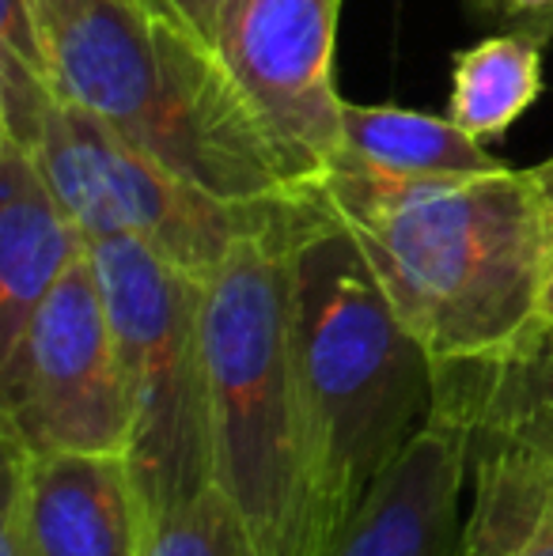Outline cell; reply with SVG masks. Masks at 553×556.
Listing matches in <instances>:
<instances>
[{"instance_id":"obj_1","label":"cell","mask_w":553,"mask_h":556,"mask_svg":"<svg viewBox=\"0 0 553 556\" xmlns=\"http://www.w3.org/2000/svg\"><path fill=\"white\" fill-rule=\"evenodd\" d=\"M292 344L311 454L307 556H326L436 397V359L326 201L292 247Z\"/></svg>"},{"instance_id":"obj_2","label":"cell","mask_w":553,"mask_h":556,"mask_svg":"<svg viewBox=\"0 0 553 556\" xmlns=\"http://www.w3.org/2000/svg\"><path fill=\"white\" fill-rule=\"evenodd\" d=\"M300 190L236 239L201 292L213 484L259 556H307L311 454L292 344V247L318 213Z\"/></svg>"},{"instance_id":"obj_3","label":"cell","mask_w":553,"mask_h":556,"mask_svg":"<svg viewBox=\"0 0 553 556\" xmlns=\"http://www.w3.org/2000/svg\"><path fill=\"white\" fill-rule=\"evenodd\" d=\"M330 213L436 364L497 356L546 326L550 227L531 167Z\"/></svg>"},{"instance_id":"obj_4","label":"cell","mask_w":553,"mask_h":556,"mask_svg":"<svg viewBox=\"0 0 553 556\" xmlns=\"http://www.w3.org/2000/svg\"><path fill=\"white\" fill-rule=\"evenodd\" d=\"M35 8L58 96L231 205L300 193L213 50L134 0H35Z\"/></svg>"},{"instance_id":"obj_5","label":"cell","mask_w":553,"mask_h":556,"mask_svg":"<svg viewBox=\"0 0 553 556\" xmlns=\"http://www.w3.org/2000/svg\"><path fill=\"white\" fill-rule=\"evenodd\" d=\"M88 254L103 288L134 409L129 466L155 522L183 500L213 489L209 379L201 344L205 280L183 273L129 235L96 239Z\"/></svg>"},{"instance_id":"obj_6","label":"cell","mask_w":553,"mask_h":556,"mask_svg":"<svg viewBox=\"0 0 553 556\" xmlns=\"http://www.w3.org/2000/svg\"><path fill=\"white\" fill-rule=\"evenodd\" d=\"M27 152L50 178L88 247L96 239L129 235L198 280L213 277L236 239L262 227L292 198L231 205L186 182L65 96H53L46 106Z\"/></svg>"},{"instance_id":"obj_7","label":"cell","mask_w":553,"mask_h":556,"mask_svg":"<svg viewBox=\"0 0 553 556\" xmlns=\"http://www.w3.org/2000/svg\"><path fill=\"white\" fill-rule=\"evenodd\" d=\"M0 435L30 454H129L134 409L91 254L0 352Z\"/></svg>"},{"instance_id":"obj_8","label":"cell","mask_w":553,"mask_h":556,"mask_svg":"<svg viewBox=\"0 0 553 556\" xmlns=\"http://www.w3.org/2000/svg\"><path fill=\"white\" fill-rule=\"evenodd\" d=\"M341 0H228L216 61L296 190L323 182L341 148Z\"/></svg>"},{"instance_id":"obj_9","label":"cell","mask_w":553,"mask_h":556,"mask_svg":"<svg viewBox=\"0 0 553 556\" xmlns=\"http://www.w3.org/2000/svg\"><path fill=\"white\" fill-rule=\"evenodd\" d=\"M4 511L35 556H144L152 515L129 454L42 451L4 440Z\"/></svg>"},{"instance_id":"obj_10","label":"cell","mask_w":553,"mask_h":556,"mask_svg":"<svg viewBox=\"0 0 553 556\" xmlns=\"http://www.w3.org/2000/svg\"><path fill=\"white\" fill-rule=\"evenodd\" d=\"M508 163L497 160L489 144L458 129L448 114L406 111V106H361L341 111V148L318 193L330 208L361 201L394 198V193L428 190V186L463 182V178L497 175Z\"/></svg>"},{"instance_id":"obj_11","label":"cell","mask_w":553,"mask_h":556,"mask_svg":"<svg viewBox=\"0 0 553 556\" xmlns=\"http://www.w3.org/2000/svg\"><path fill=\"white\" fill-rule=\"evenodd\" d=\"M466 440L428 417L326 556H466Z\"/></svg>"},{"instance_id":"obj_12","label":"cell","mask_w":553,"mask_h":556,"mask_svg":"<svg viewBox=\"0 0 553 556\" xmlns=\"http://www.w3.org/2000/svg\"><path fill=\"white\" fill-rule=\"evenodd\" d=\"M428 417L451 425L466 451L508 446L553 469V330L481 359L436 364Z\"/></svg>"},{"instance_id":"obj_13","label":"cell","mask_w":553,"mask_h":556,"mask_svg":"<svg viewBox=\"0 0 553 556\" xmlns=\"http://www.w3.org/2000/svg\"><path fill=\"white\" fill-rule=\"evenodd\" d=\"M84 254L88 239L38 160L0 137V352L12 349L38 303Z\"/></svg>"},{"instance_id":"obj_14","label":"cell","mask_w":553,"mask_h":556,"mask_svg":"<svg viewBox=\"0 0 553 556\" xmlns=\"http://www.w3.org/2000/svg\"><path fill=\"white\" fill-rule=\"evenodd\" d=\"M542 50L527 35L489 30L451 58L443 114L481 144H497L542 99Z\"/></svg>"},{"instance_id":"obj_15","label":"cell","mask_w":553,"mask_h":556,"mask_svg":"<svg viewBox=\"0 0 553 556\" xmlns=\"http://www.w3.org/2000/svg\"><path fill=\"white\" fill-rule=\"evenodd\" d=\"M144 556H259V549L213 484L152 522Z\"/></svg>"},{"instance_id":"obj_16","label":"cell","mask_w":553,"mask_h":556,"mask_svg":"<svg viewBox=\"0 0 553 556\" xmlns=\"http://www.w3.org/2000/svg\"><path fill=\"white\" fill-rule=\"evenodd\" d=\"M466 15L486 30L527 35L535 42H553V0H463Z\"/></svg>"},{"instance_id":"obj_17","label":"cell","mask_w":553,"mask_h":556,"mask_svg":"<svg viewBox=\"0 0 553 556\" xmlns=\"http://www.w3.org/2000/svg\"><path fill=\"white\" fill-rule=\"evenodd\" d=\"M134 4L144 15L160 20L163 27L178 30V35L193 38L198 46L213 50L228 0H134Z\"/></svg>"},{"instance_id":"obj_18","label":"cell","mask_w":553,"mask_h":556,"mask_svg":"<svg viewBox=\"0 0 553 556\" xmlns=\"http://www.w3.org/2000/svg\"><path fill=\"white\" fill-rule=\"evenodd\" d=\"M535 178H539L542 190V205H546V227H550V280H546V326L553 330V155L531 167Z\"/></svg>"},{"instance_id":"obj_19","label":"cell","mask_w":553,"mask_h":556,"mask_svg":"<svg viewBox=\"0 0 553 556\" xmlns=\"http://www.w3.org/2000/svg\"><path fill=\"white\" fill-rule=\"evenodd\" d=\"M0 556H35L12 511H0Z\"/></svg>"}]
</instances>
